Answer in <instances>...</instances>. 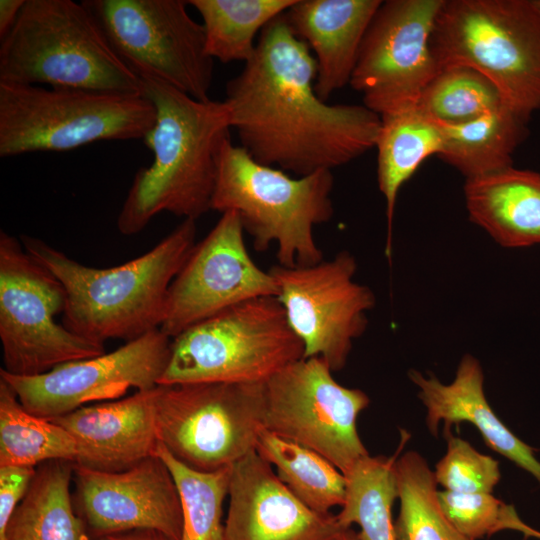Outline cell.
<instances>
[{"label":"cell","mask_w":540,"mask_h":540,"mask_svg":"<svg viewBox=\"0 0 540 540\" xmlns=\"http://www.w3.org/2000/svg\"><path fill=\"white\" fill-rule=\"evenodd\" d=\"M317 65L285 12L257 38L253 57L223 100L240 146L258 163L300 176L346 165L375 147L380 116L365 105L328 104Z\"/></svg>","instance_id":"obj_1"},{"label":"cell","mask_w":540,"mask_h":540,"mask_svg":"<svg viewBox=\"0 0 540 540\" xmlns=\"http://www.w3.org/2000/svg\"><path fill=\"white\" fill-rule=\"evenodd\" d=\"M139 78L141 94L156 111L142 139L153 161L136 172L118 214L125 236L141 232L161 212L196 221L211 210L217 157L231 129L223 101L196 100L157 79Z\"/></svg>","instance_id":"obj_2"},{"label":"cell","mask_w":540,"mask_h":540,"mask_svg":"<svg viewBox=\"0 0 540 540\" xmlns=\"http://www.w3.org/2000/svg\"><path fill=\"white\" fill-rule=\"evenodd\" d=\"M196 232V221L184 219L151 250L110 268L83 265L38 237L19 239L64 286L62 324L104 344L128 342L160 328L169 287L196 244Z\"/></svg>","instance_id":"obj_3"},{"label":"cell","mask_w":540,"mask_h":540,"mask_svg":"<svg viewBox=\"0 0 540 540\" xmlns=\"http://www.w3.org/2000/svg\"><path fill=\"white\" fill-rule=\"evenodd\" d=\"M0 82L142 95L96 18L72 0H25L0 42Z\"/></svg>","instance_id":"obj_4"},{"label":"cell","mask_w":540,"mask_h":540,"mask_svg":"<svg viewBox=\"0 0 540 540\" xmlns=\"http://www.w3.org/2000/svg\"><path fill=\"white\" fill-rule=\"evenodd\" d=\"M333 186L330 170L294 178L258 163L228 137L217 157L211 210L237 213L257 251L277 246L279 265H312L323 260L313 229L334 214Z\"/></svg>","instance_id":"obj_5"},{"label":"cell","mask_w":540,"mask_h":540,"mask_svg":"<svg viewBox=\"0 0 540 540\" xmlns=\"http://www.w3.org/2000/svg\"><path fill=\"white\" fill-rule=\"evenodd\" d=\"M430 47L439 67L482 73L524 118L540 110V11L533 0H444Z\"/></svg>","instance_id":"obj_6"},{"label":"cell","mask_w":540,"mask_h":540,"mask_svg":"<svg viewBox=\"0 0 540 540\" xmlns=\"http://www.w3.org/2000/svg\"><path fill=\"white\" fill-rule=\"evenodd\" d=\"M155 119L143 95L0 82V157L143 139Z\"/></svg>","instance_id":"obj_7"},{"label":"cell","mask_w":540,"mask_h":540,"mask_svg":"<svg viewBox=\"0 0 540 540\" xmlns=\"http://www.w3.org/2000/svg\"><path fill=\"white\" fill-rule=\"evenodd\" d=\"M304 358V346L277 297L230 307L171 339L158 385L197 382L265 384Z\"/></svg>","instance_id":"obj_8"},{"label":"cell","mask_w":540,"mask_h":540,"mask_svg":"<svg viewBox=\"0 0 540 540\" xmlns=\"http://www.w3.org/2000/svg\"><path fill=\"white\" fill-rule=\"evenodd\" d=\"M66 307L62 283L0 231V340L3 369L35 376L63 363L104 354L103 343L74 334L55 317Z\"/></svg>","instance_id":"obj_9"},{"label":"cell","mask_w":540,"mask_h":540,"mask_svg":"<svg viewBox=\"0 0 540 540\" xmlns=\"http://www.w3.org/2000/svg\"><path fill=\"white\" fill-rule=\"evenodd\" d=\"M265 384L158 385V441L184 465L204 472L231 467L256 450L265 429Z\"/></svg>","instance_id":"obj_10"},{"label":"cell","mask_w":540,"mask_h":540,"mask_svg":"<svg viewBox=\"0 0 540 540\" xmlns=\"http://www.w3.org/2000/svg\"><path fill=\"white\" fill-rule=\"evenodd\" d=\"M119 58L138 76L209 100L214 59L184 0H83Z\"/></svg>","instance_id":"obj_11"},{"label":"cell","mask_w":540,"mask_h":540,"mask_svg":"<svg viewBox=\"0 0 540 540\" xmlns=\"http://www.w3.org/2000/svg\"><path fill=\"white\" fill-rule=\"evenodd\" d=\"M321 357L301 358L265 383V429L314 450L345 476L369 455L357 418L365 392L340 385Z\"/></svg>","instance_id":"obj_12"},{"label":"cell","mask_w":540,"mask_h":540,"mask_svg":"<svg viewBox=\"0 0 540 540\" xmlns=\"http://www.w3.org/2000/svg\"><path fill=\"white\" fill-rule=\"evenodd\" d=\"M356 271L348 251L312 265L269 269L289 325L303 343L304 358L321 357L333 372L346 365L376 303L373 291L354 280Z\"/></svg>","instance_id":"obj_13"},{"label":"cell","mask_w":540,"mask_h":540,"mask_svg":"<svg viewBox=\"0 0 540 540\" xmlns=\"http://www.w3.org/2000/svg\"><path fill=\"white\" fill-rule=\"evenodd\" d=\"M443 1H382L373 16L349 84L379 116L415 106L439 70L430 39Z\"/></svg>","instance_id":"obj_14"},{"label":"cell","mask_w":540,"mask_h":540,"mask_svg":"<svg viewBox=\"0 0 540 540\" xmlns=\"http://www.w3.org/2000/svg\"><path fill=\"white\" fill-rule=\"evenodd\" d=\"M240 218L234 211L196 243L172 281L160 330L171 339L230 307L258 297H277L269 270L251 258Z\"/></svg>","instance_id":"obj_15"},{"label":"cell","mask_w":540,"mask_h":540,"mask_svg":"<svg viewBox=\"0 0 540 540\" xmlns=\"http://www.w3.org/2000/svg\"><path fill=\"white\" fill-rule=\"evenodd\" d=\"M171 338L160 328L99 356L63 363L35 376H17L0 369L23 407L50 419L85 404L118 399L128 389L156 387L169 362Z\"/></svg>","instance_id":"obj_16"},{"label":"cell","mask_w":540,"mask_h":540,"mask_svg":"<svg viewBox=\"0 0 540 540\" xmlns=\"http://www.w3.org/2000/svg\"><path fill=\"white\" fill-rule=\"evenodd\" d=\"M73 504L90 540L136 529H152L181 540L182 503L174 478L158 456L123 471L74 464Z\"/></svg>","instance_id":"obj_17"},{"label":"cell","mask_w":540,"mask_h":540,"mask_svg":"<svg viewBox=\"0 0 540 540\" xmlns=\"http://www.w3.org/2000/svg\"><path fill=\"white\" fill-rule=\"evenodd\" d=\"M227 540H336V515L319 513L298 499L256 450L231 467Z\"/></svg>","instance_id":"obj_18"},{"label":"cell","mask_w":540,"mask_h":540,"mask_svg":"<svg viewBox=\"0 0 540 540\" xmlns=\"http://www.w3.org/2000/svg\"><path fill=\"white\" fill-rule=\"evenodd\" d=\"M157 387L112 402L82 406L49 420L75 439L76 464L101 471H123L156 455Z\"/></svg>","instance_id":"obj_19"},{"label":"cell","mask_w":540,"mask_h":540,"mask_svg":"<svg viewBox=\"0 0 540 540\" xmlns=\"http://www.w3.org/2000/svg\"><path fill=\"white\" fill-rule=\"evenodd\" d=\"M381 0H295L285 12L292 32L314 52L315 91L327 101L350 83L359 49Z\"/></svg>","instance_id":"obj_20"},{"label":"cell","mask_w":540,"mask_h":540,"mask_svg":"<svg viewBox=\"0 0 540 540\" xmlns=\"http://www.w3.org/2000/svg\"><path fill=\"white\" fill-rule=\"evenodd\" d=\"M410 380L418 387V396L427 409L426 423L430 433L437 434L444 422L445 433L452 424L472 423L485 443L540 483V461L534 449L515 436L492 411L484 394V374L479 361L472 355L462 357L454 380L443 384L435 376L409 371Z\"/></svg>","instance_id":"obj_21"},{"label":"cell","mask_w":540,"mask_h":540,"mask_svg":"<svg viewBox=\"0 0 540 540\" xmlns=\"http://www.w3.org/2000/svg\"><path fill=\"white\" fill-rule=\"evenodd\" d=\"M464 197L470 220L499 245L540 244V172L511 166L466 179Z\"/></svg>","instance_id":"obj_22"},{"label":"cell","mask_w":540,"mask_h":540,"mask_svg":"<svg viewBox=\"0 0 540 540\" xmlns=\"http://www.w3.org/2000/svg\"><path fill=\"white\" fill-rule=\"evenodd\" d=\"M443 146L440 122L416 105L380 115L377 149V182L386 203L385 254H392V227L398 193L418 167Z\"/></svg>","instance_id":"obj_23"},{"label":"cell","mask_w":540,"mask_h":540,"mask_svg":"<svg viewBox=\"0 0 540 540\" xmlns=\"http://www.w3.org/2000/svg\"><path fill=\"white\" fill-rule=\"evenodd\" d=\"M529 120L505 103L463 123H440L443 146L438 157L465 179L513 166V154L528 135Z\"/></svg>","instance_id":"obj_24"},{"label":"cell","mask_w":540,"mask_h":540,"mask_svg":"<svg viewBox=\"0 0 540 540\" xmlns=\"http://www.w3.org/2000/svg\"><path fill=\"white\" fill-rule=\"evenodd\" d=\"M73 468L62 460L38 465L0 540H90L70 493Z\"/></svg>","instance_id":"obj_25"},{"label":"cell","mask_w":540,"mask_h":540,"mask_svg":"<svg viewBox=\"0 0 540 540\" xmlns=\"http://www.w3.org/2000/svg\"><path fill=\"white\" fill-rule=\"evenodd\" d=\"M202 18L206 51L222 63L248 62L255 38L295 0H190Z\"/></svg>","instance_id":"obj_26"},{"label":"cell","mask_w":540,"mask_h":540,"mask_svg":"<svg viewBox=\"0 0 540 540\" xmlns=\"http://www.w3.org/2000/svg\"><path fill=\"white\" fill-rule=\"evenodd\" d=\"M73 436L61 425L28 412L0 379V466H31L54 460L78 462Z\"/></svg>","instance_id":"obj_27"},{"label":"cell","mask_w":540,"mask_h":540,"mask_svg":"<svg viewBox=\"0 0 540 540\" xmlns=\"http://www.w3.org/2000/svg\"><path fill=\"white\" fill-rule=\"evenodd\" d=\"M256 451L276 468L280 480L305 505L319 513L341 507L346 477L319 453L264 429Z\"/></svg>","instance_id":"obj_28"},{"label":"cell","mask_w":540,"mask_h":540,"mask_svg":"<svg viewBox=\"0 0 540 540\" xmlns=\"http://www.w3.org/2000/svg\"><path fill=\"white\" fill-rule=\"evenodd\" d=\"M395 456L361 459L346 477V496L336 517L343 528L360 527L361 540H396L392 506L398 498Z\"/></svg>","instance_id":"obj_29"},{"label":"cell","mask_w":540,"mask_h":540,"mask_svg":"<svg viewBox=\"0 0 540 540\" xmlns=\"http://www.w3.org/2000/svg\"><path fill=\"white\" fill-rule=\"evenodd\" d=\"M394 471L400 500L396 540H467L443 514L435 474L423 456L408 451L395 460Z\"/></svg>","instance_id":"obj_30"},{"label":"cell","mask_w":540,"mask_h":540,"mask_svg":"<svg viewBox=\"0 0 540 540\" xmlns=\"http://www.w3.org/2000/svg\"><path fill=\"white\" fill-rule=\"evenodd\" d=\"M156 455L167 465L179 491L183 511L181 540H227L222 507L232 466L198 471L177 460L160 443Z\"/></svg>","instance_id":"obj_31"},{"label":"cell","mask_w":540,"mask_h":540,"mask_svg":"<svg viewBox=\"0 0 540 540\" xmlns=\"http://www.w3.org/2000/svg\"><path fill=\"white\" fill-rule=\"evenodd\" d=\"M503 103L496 86L482 73L465 65H446L425 86L416 106L440 123L459 124Z\"/></svg>","instance_id":"obj_32"},{"label":"cell","mask_w":540,"mask_h":540,"mask_svg":"<svg viewBox=\"0 0 540 540\" xmlns=\"http://www.w3.org/2000/svg\"><path fill=\"white\" fill-rule=\"evenodd\" d=\"M447 451L436 464L437 484L458 493H491L500 480L499 464L467 441L448 433Z\"/></svg>","instance_id":"obj_33"},{"label":"cell","mask_w":540,"mask_h":540,"mask_svg":"<svg viewBox=\"0 0 540 540\" xmlns=\"http://www.w3.org/2000/svg\"><path fill=\"white\" fill-rule=\"evenodd\" d=\"M438 501L446 519L467 540L500 531L506 505L490 493L438 491Z\"/></svg>","instance_id":"obj_34"},{"label":"cell","mask_w":540,"mask_h":540,"mask_svg":"<svg viewBox=\"0 0 540 540\" xmlns=\"http://www.w3.org/2000/svg\"><path fill=\"white\" fill-rule=\"evenodd\" d=\"M35 472L36 467L31 466H0V536L26 495Z\"/></svg>","instance_id":"obj_35"},{"label":"cell","mask_w":540,"mask_h":540,"mask_svg":"<svg viewBox=\"0 0 540 540\" xmlns=\"http://www.w3.org/2000/svg\"><path fill=\"white\" fill-rule=\"evenodd\" d=\"M25 0H0V40L17 21Z\"/></svg>","instance_id":"obj_36"},{"label":"cell","mask_w":540,"mask_h":540,"mask_svg":"<svg viewBox=\"0 0 540 540\" xmlns=\"http://www.w3.org/2000/svg\"><path fill=\"white\" fill-rule=\"evenodd\" d=\"M96 540H170L164 534L152 529H136L106 535Z\"/></svg>","instance_id":"obj_37"},{"label":"cell","mask_w":540,"mask_h":540,"mask_svg":"<svg viewBox=\"0 0 540 540\" xmlns=\"http://www.w3.org/2000/svg\"><path fill=\"white\" fill-rule=\"evenodd\" d=\"M336 540H361V539L358 535V532H356L354 529L350 527V528L344 529Z\"/></svg>","instance_id":"obj_38"},{"label":"cell","mask_w":540,"mask_h":540,"mask_svg":"<svg viewBox=\"0 0 540 540\" xmlns=\"http://www.w3.org/2000/svg\"><path fill=\"white\" fill-rule=\"evenodd\" d=\"M533 3L537 7V9L540 11V0H533Z\"/></svg>","instance_id":"obj_39"}]
</instances>
